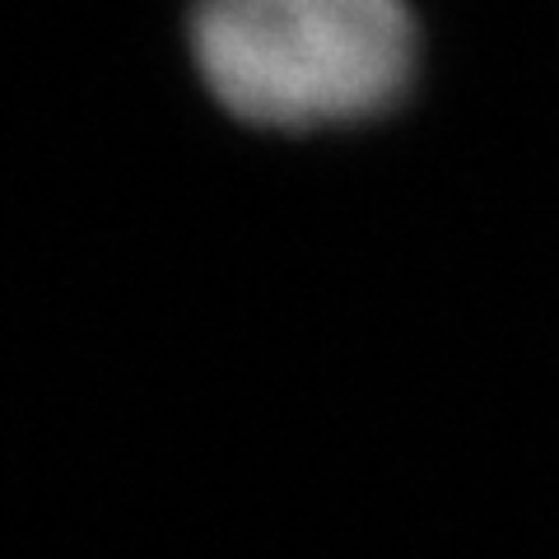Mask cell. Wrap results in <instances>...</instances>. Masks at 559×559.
I'll return each mask as SVG.
<instances>
[{
  "mask_svg": "<svg viewBox=\"0 0 559 559\" xmlns=\"http://www.w3.org/2000/svg\"><path fill=\"white\" fill-rule=\"evenodd\" d=\"M187 38L215 103L261 131L392 112L419 47L406 0H191Z\"/></svg>",
  "mask_w": 559,
  "mask_h": 559,
  "instance_id": "1",
  "label": "cell"
}]
</instances>
